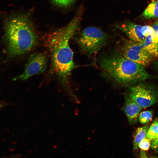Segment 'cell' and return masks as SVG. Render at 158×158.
I'll use <instances>...</instances> for the list:
<instances>
[{
  "instance_id": "cell-1",
  "label": "cell",
  "mask_w": 158,
  "mask_h": 158,
  "mask_svg": "<svg viewBox=\"0 0 158 158\" xmlns=\"http://www.w3.org/2000/svg\"><path fill=\"white\" fill-rule=\"evenodd\" d=\"M82 13V9L80 8L66 26L44 36V44L51 56V71L64 85L67 84L70 73L75 67L73 60V53L69 42L79 25Z\"/></svg>"
},
{
  "instance_id": "cell-2",
  "label": "cell",
  "mask_w": 158,
  "mask_h": 158,
  "mask_svg": "<svg viewBox=\"0 0 158 158\" xmlns=\"http://www.w3.org/2000/svg\"><path fill=\"white\" fill-rule=\"evenodd\" d=\"M5 35L8 53L12 57L30 51L38 42L37 37L32 23L25 15L11 18L6 25Z\"/></svg>"
},
{
  "instance_id": "cell-3",
  "label": "cell",
  "mask_w": 158,
  "mask_h": 158,
  "mask_svg": "<svg viewBox=\"0 0 158 158\" xmlns=\"http://www.w3.org/2000/svg\"><path fill=\"white\" fill-rule=\"evenodd\" d=\"M99 64L108 75L121 84H132L154 77L147 73L145 66L117 52L102 57Z\"/></svg>"
},
{
  "instance_id": "cell-4",
  "label": "cell",
  "mask_w": 158,
  "mask_h": 158,
  "mask_svg": "<svg viewBox=\"0 0 158 158\" xmlns=\"http://www.w3.org/2000/svg\"><path fill=\"white\" fill-rule=\"evenodd\" d=\"M107 35L94 27L86 28L82 32L78 40L81 50L89 55L95 54L107 43Z\"/></svg>"
},
{
  "instance_id": "cell-5",
  "label": "cell",
  "mask_w": 158,
  "mask_h": 158,
  "mask_svg": "<svg viewBox=\"0 0 158 158\" xmlns=\"http://www.w3.org/2000/svg\"><path fill=\"white\" fill-rule=\"evenodd\" d=\"M128 97L142 108H145L156 102L158 94L157 91L153 87L140 83L130 88Z\"/></svg>"
},
{
  "instance_id": "cell-6",
  "label": "cell",
  "mask_w": 158,
  "mask_h": 158,
  "mask_svg": "<svg viewBox=\"0 0 158 158\" xmlns=\"http://www.w3.org/2000/svg\"><path fill=\"white\" fill-rule=\"evenodd\" d=\"M122 54L126 58L145 67L151 63L154 57L143 48L142 43L132 40L125 42Z\"/></svg>"
},
{
  "instance_id": "cell-7",
  "label": "cell",
  "mask_w": 158,
  "mask_h": 158,
  "mask_svg": "<svg viewBox=\"0 0 158 158\" xmlns=\"http://www.w3.org/2000/svg\"><path fill=\"white\" fill-rule=\"evenodd\" d=\"M47 65V59L45 54L41 53L32 54L29 57L23 72L13 80H26L33 75L43 73Z\"/></svg>"
},
{
  "instance_id": "cell-8",
  "label": "cell",
  "mask_w": 158,
  "mask_h": 158,
  "mask_svg": "<svg viewBox=\"0 0 158 158\" xmlns=\"http://www.w3.org/2000/svg\"><path fill=\"white\" fill-rule=\"evenodd\" d=\"M115 27L124 32L132 41L142 43L145 37L142 32V26L131 22L118 24Z\"/></svg>"
},
{
  "instance_id": "cell-9",
  "label": "cell",
  "mask_w": 158,
  "mask_h": 158,
  "mask_svg": "<svg viewBox=\"0 0 158 158\" xmlns=\"http://www.w3.org/2000/svg\"><path fill=\"white\" fill-rule=\"evenodd\" d=\"M142 107L128 97L126 98L122 109L125 112L129 122L136 123Z\"/></svg>"
},
{
  "instance_id": "cell-10",
  "label": "cell",
  "mask_w": 158,
  "mask_h": 158,
  "mask_svg": "<svg viewBox=\"0 0 158 158\" xmlns=\"http://www.w3.org/2000/svg\"><path fill=\"white\" fill-rule=\"evenodd\" d=\"M154 32L147 35L142 42L143 48L154 57L158 56V43L155 40Z\"/></svg>"
},
{
  "instance_id": "cell-11",
  "label": "cell",
  "mask_w": 158,
  "mask_h": 158,
  "mask_svg": "<svg viewBox=\"0 0 158 158\" xmlns=\"http://www.w3.org/2000/svg\"><path fill=\"white\" fill-rule=\"evenodd\" d=\"M146 19L158 18V0H152L142 14Z\"/></svg>"
},
{
  "instance_id": "cell-12",
  "label": "cell",
  "mask_w": 158,
  "mask_h": 158,
  "mask_svg": "<svg viewBox=\"0 0 158 158\" xmlns=\"http://www.w3.org/2000/svg\"><path fill=\"white\" fill-rule=\"evenodd\" d=\"M148 128L149 126L146 125L137 129L134 139L133 144L134 150L138 149L139 143L143 139L146 137Z\"/></svg>"
},
{
  "instance_id": "cell-13",
  "label": "cell",
  "mask_w": 158,
  "mask_h": 158,
  "mask_svg": "<svg viewBox=\"0 0 158 158\" xmlns=\"http://www.w3.org/2000/svg\"><path fill=\"white\" fill-rule=\"evenodd\" d=\"M152 117V112L147 111L141 112L139 117V120L142 124H146L151 121Z\"/></svg>"
},
{
  "instance_id": "cell-14",
  "label": "cell",
  "mask_w": 158,
  "mask_h": 158,
  "mask_svg": "<svg viewBox=\"0 0 158 158\" xmlns=\"http://www.w3.org/2000/svg\"><path fill=\"white\" fill-rule=\"evenodd\" d=\"M158 120H155L152 123L148 128L146 138L150 141L154 137L157 130Z\"/></svg>"
},
{
  "instance_id": "cell-15",
  "label": "cell",
  "mask_w": 158,
  "mask_h": 158,
  "mask_svg": "<svg viewBox=\"0 0 158 158\" xmlns=\"http://www.w3.org/2000/svg\"><path fill=\"white\" fill-rule=\"evenodd\" d=\"M75 0H51L56 5L60 6L66 7L73 4Z\"/></svg>"
},
{
  "instance_id": "cell-16",
  "label": "cell",
  "mask_w": 158,
  "mask_h": 158,
  "mask_svg": "<svg viewBox=\"0 0 158 158\" xmlns=\"http://www.w3.org/2000/svg\"><path fill=\"white\" fill-rule=\"evenodd\" d=\"M150 145V141L146 137L139 143L138 147L143 150L147 151L149 150Z\"/></svg>"
},
{
  "instance_id": "cell-17",
  "label": "cell",
  "mask_w": 158,
  "mask_h": 158,
  "mask_svg": "<svg viewBox=\"0 0 158 158\" xmlns=\"http://www.w3.org/2000/svg\"><path fill=\"white\" fill-rule=\"evenodd\" d=\"M151 147L155 150H158V123L155 135L150 141Z\"/></svg>"
},
{
  "instance_id": "cell-18",
  "label": "cell",
  "mask_w": 158,
  "mask_h": 158,
  "mask_svg": "<svg viewBox=\"0 0 158 158\" xmlns=\"http://www.w3.org/2000/svg\"><path fill=\"white\" fill-rule=\"evenodd\" d=\"M152 27L154 31L153 35L155 40L158 43V20L154 22Z\"/></svg>"
},
{
  "instance_id": "cell-19",
  "label": "cell",
  "mask_w": 158,
  "mask_h": 158,
  "mask_svg": "<svg viewBox=\"0 0 158 158\" xmlns=\"http://www.w3.org/2000/svg\"><path fill=\"white\" fill-rule=\"evenodd\" d=\"M142 32L143 35L146 37L148 35L153 32L152 27L148 25L142 26Z\"/></svg>"
},
{
  "instance_id": "cell-20",
  "label": "cell",
  "mask_w": 158,
  "mask_h": 158,
  "mask_svg": "<svg viewBox=\"0 0 158 158\" xmlns=\"http://www.w3.org/2000/svg\"><path fill=\"white\" fill-rule=\"evenodd\" d=\"M141 157H147L146 155V154L145 153L142 151L141 152Z\"/></svg>"
},
{
  "instance_id": "cell-21",
  "label": "cell",
  "mask_w": 158,
  "mask_h": 158,
  "mask_svg": "<svg viewBox=\"0 0 158 158\" xmlns=\"http://www.w3.org/2000/svg\"><path fill=\"white\" fill-rule=\"evenodd\" d=\"M2 106V104L0 105V109L1 108Z\"/></svg>"
},
{
  "instance_id": "cell-22",
  "label": "cell",
  "mask_w": 158,
  "mask_h": 158,
  "mask_svg": "<svg viewBox=\"0 0 158 158\" xmlns=\"http://www.w3.org/2000/svg\"><path fill=\"white\" fill-rule=\"evenodd\" d=\"M2 104L0 102V105Z\"/></svg>"
},
{
  "instance_id": "cell-23",
  "label": "cell",
  "mask_w": 158,
  "mask_h": 158,
  "mask_svg": "<svg viewBox=\"0 0 158 158\" xmlns=\"http://www.w3.org/2000/svg\"><path fill=\"white\" fill-rule=\"evenodd\" d=\"M157 49H158V48H157Z\"/></svg>"
}]
</instances>
